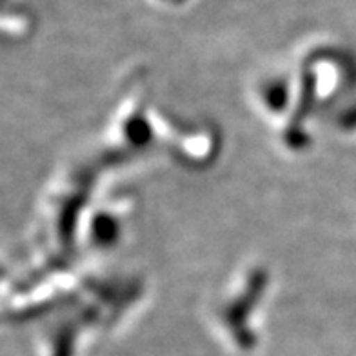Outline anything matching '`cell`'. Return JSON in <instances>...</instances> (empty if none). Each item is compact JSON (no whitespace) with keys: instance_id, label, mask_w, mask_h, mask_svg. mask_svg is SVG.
Instances as JSON below:
<instances>
[{"instance_id":"obj_5","label":"cell","mask_w":356,"mask_h":356,"mask_svg":"<svg viewBox=\"0 0 356 356\" xmlns=\"http://www.w3.org/2000/svg\"><path fill=\"white\" fill-rule=\"evenodd\" d=\"M159 8H164V10H177V8H184L188 4L189 0H153Z\"/></svg>"},{"instance_id":"obj_1","label":"cell","mask_w":356,"mask_h":356,"mask_svg":"<svg viewBox=\"0 0 356 356\" xmlns=\"http://www.w3.org/2000/svg\"><path fill=\"white\" fill-rule=\"evenodd\" d=\"M267 280L269 275L264 267H249L231 282L213 309V327L227 349L236 355H251L257 349L253 320L266 295Z\"/></svg>"},{"instance_id":"obj_3","label":"cell","mask_w":356,"mask_h":356,"mask_svg":"<svg viewBox=\"0 0 356 356\" xmlns=\"http://www.w3.org/2000/svg\"><path fill=\"white\" fill-rule=\"evenodd\" d=\"M253 102L264 117L286 120L296 111L295 79H289L282 73L262 76L253 86Z\"/></svg>"},{"instance_id":"obj_6","label":"cell","mask_w":356,"mask_h":356,"mask_svg":"<svg viewBox=\"0 0 356 356\" xmlns=\"http://www.w3.org/2000/svg\"><path fill=\"white\" fill-rule=\"evenodd\" d=\"M202 138H204V133H198V135L195 136V138H193V142H198V140H202ZM204 140H206V138H204ZM186 142H189V136H188V138H186ZM188 147H189V144L186 145V147H184V155L188 153Z\"/></svg>"},{"instance_id":"obj_4","label":"cell","mask_w":356,"mask_h":356,"mask_svg":"<svg viewBox=\"0 0 356 356\" xmlns=\"http://www.w3.org/2000/svg\"><path fill=\"white\" fill-rule=\"evenodd\" d=\"M79 329L75 323L53 325L40 338V356H76L79 353Z\"/></svg>"},{"instance_id":"obj_2","label":"cell","mask_w":356,"mask_h":356,"mask_svg":"<svg viewBox=\"0 0 356 356\" xmlns=\"http://www.w3.org/2000/svg\"><path fill=\"white\" fill-rule=\"evenodd\" d=\"M153 127L151 118L142 108V100H126L109 126V145L122 153L142 149L151 140Z\"/></svg>"}]
</instances>
